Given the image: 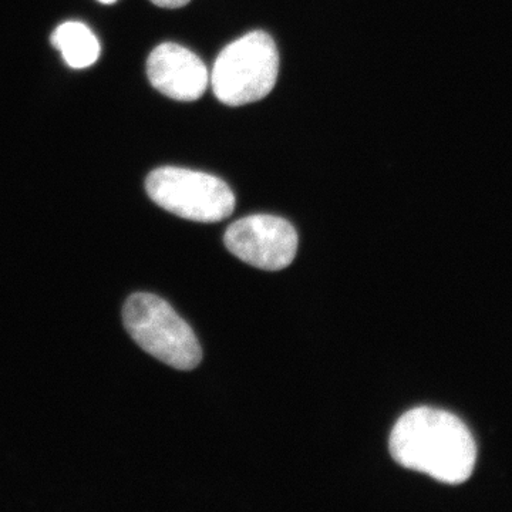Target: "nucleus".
<instances>
[{"mask_svg": "<svg viewBox=\"0 0 512 512\" xmlns=\"http://www.w3.org/2000/svg\"><path fill=\"white\" fill-rule=\"evenodd\" d=\"M151 2H153L154 5L160 6V8L178 9L183 8L190 0H151Z\"/></svg>", "mask_w": 512, "mask_h": 512, "instance_id": "obj_8", "label": "nucleus"}, {"mask_svg": "<svg viewBox=\"0 0 512 512\" xmlns=\"http://www.w3.org/2000/svg\"><path fill=\"white\" fill-rule=\"evenodd\" d=\"M128 335L148 355L178 370L200 365L202 349L194 330L170 303L153 293H134L123 309Z\"/></svg>", "mask_w": 512, "mask_h": 512, "instance_id": "obj_2", "label": "nucleus"}, {"mask_svg": "<svg viewBox=\"0 0 512 512\" xmlns=\"http://www.w3.org/2000/svg\"><path fill=\"white\" fill-rule=\"evenodd\" d=\"M278 72L275 42L268 33L258 30L222 50L212 70V89L221 103L244 106L268 96Z\"/></svg>", "mask_w": 512, "mask_h": 512, "instance_id": "obj_3", "label": "nucleus"}, {"mask_svg": "<svg viewBox=\"0 0 512 512\" xmlns=\"http://www.w3.org/2000/svg\"><path fill=\"white\" fill-rule=\"evenodd\" d=\"M389 447L400 466L441 483H464L476 467V441L466 424L433 407L404 413L393 427Z\"/></svg>", "mask_w": 512, "mask_h": 512, "instance_id": "obj_1", "label": "nucleus"}, {"mask_svg": "<svg viewBox=\"0 0 512 512\" xmlns=\"http://www.w3.org/2000/svg\"><path fill=\"white\" fill-rule=\"evenodd\" d=\"M225 247L241 261L264 271H281L298 251V234L291 222L274 215H249L229 225Z\"/></svg>", "mask_w": 512, "mask_h": 512, "instance_id": "obj_5", "label": "nucleus"}, {"mask_svg": "<svg viewBox=\"0 0 512 512\" xmlns=\"http://www.w3.org/2000/svg\"><path fill=\"white\" fill-rule=\"evenodd\" d=\"M52 45L73 69L92 66L100 56V43L84 23L66 22L52 35Z\"/></svg>", "mask_w": 512, "mask_h": 512, "instance_id": "obj_7", "label": "nucleus"}, {"mask_svg": "<svg viewBox=\"0 0 512 512\" xmlns=\"http://www.w3.org/2000/svg\"><path fill=\"white\" fill-rule=\"evenodd\" d=\"M147 74L154 89L177 101L200 99L210 82L200 57L175 43H163L153 50Z\"/></svg>", "mask_w": 512, "mask_h": 512, "instance_id": "obj_6", "label": "nucleus"}, {"mask_svg": "<svg viewBox=\"0 0 512 512\" xmlns=\"http://www.w3.org/2000/svg\"><path fill=\"white\" fill-rule=\"evenodd\" d=\"M151 200L161 208L197 222H218L234 212V192L214 175L180 167L153 171L146 184Z\"/></svg>", "mask_w": 512, "mask_h": 512, "instance_id": "obj_4", "label": "nucleus"}, {"mask_svg": "<svg viewBox=\"0 0 512 512\" xmlns=\"http://www.w3.org/2000/svg\"><path fill=\"white\" fill-rule=\"evenodd\" d=\"M99 2L104 3V5H111V3L116 2V0H99Z\"/></svg>", "mask_w": 512, "mask_h": 512, "instance_id": "obj_9", "label": "nucleus"}]
</instances>
